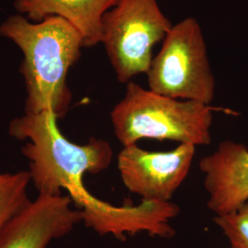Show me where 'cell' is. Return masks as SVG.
<instances>
[{
    "label": "cell",
    "mask_w": 248,
    "mask_h": 248,
    "mask_svg": "<svg viewBox=\"0 0 248 248\" xmlns=\"http://www.w3.org/2000/svg\"><path fill=\"white\" fill-rule=\"evenodd\" d=\"M0 36L12 41L23 53L20 73L26 86L25 113L64 117L72 100L68 72L84 48L78 30L58 16L32 22L16 14L0 25Z\"/></svg>",
    "instance_id": "1"
},
{
    "label": "cell",
    "mask_w": 248,
    "mask_h": 248,
    "mask_svg": "<svg viewBox=\"0 0 248 248\" xmlns=\"http://www.w3.org/2000/svg\"><path fill=\"white\" fill-rule=\"evenodd\" d=\"M51 112L24 114L9 124V134L29 142L21 152L30 161L31 181L39 194L60 195L66 189L72 200L86 190L83 176L108 169L113 158L108 142L92 138L86 144L67 140Z\"/></svg>",
    "instance_id": "2"
},
{
    "label": "cell",
    "mask_w": 248,
    "mask_h": 248,
    "mask_svg": "<svg viewBox=\"0 0 248 248\" xmlns=\"http://www.w3.org/2000/svg\"><path fill=\"white\" fill-rule=\"evenodd\" d=\"M213 107L156 94L133 81L110 112L117 139L124 146L142 139L170 140L195 146L212 142Z\"/></svg>",
    "instance_id": "3"
},
{
    "label": "cell",
    "mask_w": 248,
    "mask_h": 248,
    "mask_svg": "<svg viewBox=\"0 0 248 248\" xmlns=\"http://www.w3.org/2000/svg\"><path fill=\"white\" fill-rule=\"evenodd\" d=\"M151 91L210 105L215 78L200 22L192 17L173 24L146 73Z\"/></svg>",
    "instance_id": "4"
},
{
    "label": "cell",
    "mask_w": 248,
    "mask_h": 248,
    "mask_svg": "<svg viewBox=\"0 0 248 248\" xmlns=\"http://www.w3.org/2000/svg\"><path fill=\"white\" fill-rule=\"evenodd\" d=\"M172 26L157 0H120L107 12L101 44L120 83L147 73L155 45L163 42Z\"/></svg>",
    "instance_id": "5"
},
{
    "label": "cell",
    "mask_w": 248,
    "mask_h": 248,
    "mask_svg": "<svg viewBox=\"0 0 248 248\" xmlns=\"http://www.w3.org/2000/svg\"><path fill=\"white\" fill-rule=\"evenodd\" d=\"M196 146L179 143L174 150L151 152L137 143L124 146L118 155V169L125 187L142 200L170 202L185 181Z\"/></svg>",
    "instance_id": "6"
},
{
    "label": "cell",
    "mask_w": 248,
    "mask_h": 248,
    "mask_svg": "<svg viewBox=\"0 0 248 248\" xmlns=\"http://www.w3.org/2000/svg\"><path fill=\"white\" fill-rule=\"evenodd\" d=\"M82 209L85 224L99 234H112L125 239V233L146 232L151 236L171 238L175 234L169 222L177 216L179 208L170 202L142 200L137 206L115 207L85 191L74 202Z\"/></svg>",
    "instance_id": "7"
},
{
    "label": "cell",
    "mask_w": 248,
    "mask_h": 248,
    "mask_svg": "<svg viewBox=\"0 0 248 248\" xmlns=\"http://www.w3.org/2000/svg\"><path fill=\"white\" fill-rule=\"evenodd\" d=\"M70 196L39 194L16 213L0 232V248H46L83 221Z\"/></svg>",
    "instance_id": "8"
},
{
    "label": "cell",
    "mask_w": 248,
    "mask_h": 248,
    "mask_svg": "<svg viewBox=\"0 0 248 248\" xmlns=\"http://www.w3.org/2000/svg\"><path fill=\"white\" fill-rule=\"evenodd\" d=\"M208 208L216 215L238 210L248 201V148L241 142L223 141L200 162Z\"/></svg>",
    "instance_id": "9"
},
{
    "label": "cell",
    "mask_w": 248,
    "mask_h": 248,
    "mask_svg": "<svg viewBox=\"0 0 248 248\" xmlns=\"http://www.w3.org/2000/svg\"><path fill=\"white\" fill-rule=\"evenodd\" d=\"M120 0H15L18 14L32 22L48 16H58L75 27L83 39L84 47L101 44L102 20Z\"/></svg>",
    "instance_id": "10"
},
{
    "label": "cell",
    "mask_w": 248,
    "mask_h": 248,
    "mask_svg": "<svg viewBox=\"0 0 248 248\" xmlns=\"http://www.w3.org/2000/svg\"><path fill=\"white\" fill-rule=\"evenodd\" d=\"M30 182L29 171L0 174V232L31 202L27 194Z\"/></svg>",
    "instance_id": "11"
},
{
    "label": "cell",
    "mask_w": 248,
    "mask_h": 248,
    "mask_svg": "<svg viewBox=\"0 0 248 248\" xmlns=\"http://www.w3.org/2000/svg\"><path fill=\"white\" fill-rule=\"evenodd\" d=\"M214 222L229 242V248H248V201L238 210L216 215Z\"/></svg>",
    "instance_id": "12"
}]
</instances>
